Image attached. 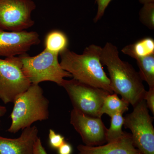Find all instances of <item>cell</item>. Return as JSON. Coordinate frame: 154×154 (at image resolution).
<instances>
[{
	"label": "cell",
	"mask_w": 154,
	"mask_h": 154,
	"mask_svg": "<svg viewBox=\"0 0 154 154\" xmlns=\"http://www.w3.org/2000/svg\"><path fill=\"white\" fill-rule=\"evenodd\" d=\"M33 154H48L42 145L40 138L38 137L35 144L33 149Z\"/></svg>",
	"instance_id": "22"
},
{
	"label": "cell",
	"mask_w": 154,
	"mask_h": 154,
	"mask_svg": "<svg viewBox=\"0 0 154 154\" xmlns=\"http://www.w3.org/2000/svg\"><path fill=\"white\" fill-rule=\"evenodd\" d=\"M36 8L32 0H0V29L23 31L34 25L31 14Z\"/></svg>",
	"instance_id": "8"
},
{
	"label": "cell",
	"mask_w": 154,
	"mask_h": 154,
	"mask_svg": "<svg viewBox=\"0 0 154 154\" xmlns=\"http://www.w3.org/2000/svg\"><path fill=\"white\" fill-rule=\"evenodd\" d=\"M140 20L146 27L151 30L154 29V3L143 5L139 13Z\"/></svg>",
	"instance_id": "18"
},
{
	"label": "cell",
	"mask_w": 154,
	"mask_h": 154,
	"mask_svg": "<svg viewBox=\"0 0 154 154\" xmlns=\"http://www.w3.org/2000/svg\"><path fill=\"white\" fill-rule=\"evenodd\" d=\"M40 42L39 34L36 31L14 32L0 29V57L22 55Z\"/></svg>",
	"instance_id": "10"
},
{
	"label": "cell",
	"mask_w": 154,
	"mask_h": 154,
	"mask_svg": "<svg viewBox=\"0 0 154 154\" xmlns=\"http://www.w3.org/2000/svg\"><path fill=\"white\" fill-rule=\"evenodd\" d=\"M31 85L22 70L19 56L0 59V99L4 103H13Z\"/></svg>",
	"instance_id": "7"
},
{
	"label": "cell",
	"mask_w": 154,
	"mask_h": 154,
	"mask_svg": "<svg viewBox=\"0 0 154 154\" xmlns=\"http://www.w3.org/2000/svg\"><path fill=\"white\" fill-rule=\"evenodd\" d=\"M112 0H96L95 2L98 5V10L94 22H96L99 21L103 17L106 8Z\"/></svg>",
	"instance_id": "20"
},
{
	"label": "cell",
	"mask_w": 154,
	"mask_h": 154,
	"mask_svg": "<svg viewBox=\"0 0 154 154\" xmlns=\"http://www.w3.org/2000/svg\"><path fill=\"white\" fill-rule=\"evenodd\" d=\"M121 51L135 60L152 55L154 54V39L149 37L144 38L126 45Z\"/></svg>",
	"instance_id": "13"
},
{
	"label": "cell",
	"mask_w": 154,
	"mask_h": 154,
	"mask_svg": "<svg viewBox=\"0 0 154 154\" xmlns=\"http://www.w3.org/2000/svg\"><path fill=\"white\" fill-rule=\"evenodd\" d=\"M38 133V128L34 125L22 130V134L17 138L0 136V154H33Z\"/></svg>",
	"instance_id": "11"
},
{
	"label": "cell",
	"mask_w": 154,
	"mask_h": 154,
	"mask_svg": "<svg viewBox=\"0 0 154 154\" xmlns=\"http://www.w3.org/2000/svg\"><path fill=\"white\" fill-rule=\"evenodd\" d=\"M140 2L144 5L147 3H154V0H139Z\"/></svg>",
	"instance_id": "25"
},
{
	"label": "cell",
	"mask_w": 154,
	"mask_h": 154,
	"mask_svg": "<svg viewBox=\"0 0 154 154\" xmlns=\"http://www.w3.org/2000/svg\"><path fill=\"white\" fill-rule=\"evenodd\" d=\"M124 117V125L130 130L134 144L143 154H154V128L152 119L144 99Z\"/></svg>",
	"instance_id": "6"
},
{
	"label": "cell",
	"mask_w": 154,
	"mask_h": 154,
	"mask_svg": "<svg viewBox=\"0 0 154 154\" xmlns=\"http://www.w3.org/2000/svg\"><path fill=\"white\" fill-rule=\"evenodd\" d=\"M143 99L148 109L154 114V88H149L148 91H146L143 96Z\"/></svg>",
	"instance_id": "21"
},
{
	"label": "cell",
	"mask_w": 154,
	"mask_h": 154,
	"mask_svg": "<svg viewBox=\"0 0 154 154\" xmlns=\"http://www.w3.org/2000/svg\"><path fill=\"white\" fill-rule=\"evenodd\" d=\"M45 49L55 53L59 54L68 45L67 36L63 31L53 30L46 34L45 38Z\"/></svg>",
	"instance_id": "15"
},
{
	"label": "cell",
	"mask_w": 154,
	"mask_h": 154,
	"mask_svg": "<svg viewBox=\"0 0 154 154\" xmlns=\"http://www.w3.org/2000/svg\"><path fill=\"white\" fill-rule=\"evenodd\" d=\"M78 154H143L135 147L130 134L125 132L122 137L105 145L88 146L79 145Z\"/></svg>",
	"instance_id": "12"
},
{
	"label": "cell",
	"mask_w": 154,
	"mask_h": 154,
	"mask_svg": "<svg viewBox=\"0 0 154 154\" xmlns=\"http://www.w3.org/2000/svg\"><path fill=\"white\" fill-rule=\"evenodd\" d=\"M7 110L6 107L0 105V126H1V119L6 114Z\"/></svg>",
	"instance_id": "24"
},
{
	"label": "cell",
	"mask_w": 154,
	"mask_h": 154,
	"mask_svg": "<svg viewBox=\"0 0 154 154\" xmlns=\"http://www.w3.org/2000/svg\"><path fill=\"white\" fill-rule=\"evenodd\" d=\"M129 104L124 99H120L115 93L109 94L105 98L99 116L102 117L106 114L110 117L116 114L123 113L128 110Z\"/></svg>",
	"instance_id": "14"
},
{
	"label": "cell",
	"mask_w": 154,
	"mask_h": 154,
	"mask_svg": "<svg viewBox=\"0 0 154 154\" xmlns=\"http://www.w3.org/2000/svg\"><path fill=\"white\" fill-rule=\"evenodd\" d=\"M61 87L67 93L73 109L94 117H100L99 112L104 100L107 95L111 94L104 89L80 82L73 79L64 80Z\"/></svg>",
	"instance_id": "5"
},
{
	"label": "cell",
	"mask_w": 154,
	"mask_h": 154,
	"mask_svg": "<svg viewBox=\"0 0 154 154\" xmlns=\"http://www.w3.org/2000/svg\"><path fill=\"white\" fill-rule=\"evenodd\" d=\"M124 117L121 113L114 114L111 117L110 128L106 133L107 142L116 140L122 137L125 132L122 131Z\"/></svg>",
	"instance_id": "17"
},
{
	"label": "cell",
	"mask_w": 154,
	"mask_h": 154,
	"mask_svg": "<svg viewBox=\"0 0 154 154\" xmlns=\"http://www.w3.org/2000/svg\"><path fill=\"white\" fill-rule=\"evenodd\" d=\"M100 61L107 66L113 92L133 107L143 100L146 91L139 73L130 64L122 60L116 46L107 42L102 48Z\"/></svg>",
	"instance_id": "1"
},
{
	"label": "cell",
	"mask_w": 154,
	"mask_h": 154,
	"mask_svg": "<svg viewBox=\"0 0 154 154\" xmlns=\"http://www.w3.org/2000/svg\"><path fill=\"white\" fill-rule=\"evenodd\" d=\"M59 55L44 49L35 56L30 57L27 53L19 55L22 70L31 84L51 82L61 87L65 78L72 77L60 66Z\"/></svg>",
	"instance_id": "4"
},
{
	"label": "cell",
	"mask_w": 154,
	"mask_h": 154,
	"mask_svg": "<svg viewBox=\"0 0 154 154\" xmlns=\"http://www.w3.org/2000/svg\"><path fill=\"white\" fill-rule=\"evenodd\" d=\"M58 154H71L72 151L71 145L66 142H65L58 149Z\"/></svg>",
	"instance_id": "23"
},
{
	"label": "cell",
	"mask_w": 154,
	"mask_h": 154,
	"mask_svg": "<svg viewBox=\"0 0 154 154\" xmlns=\"http://www.w3.org/2000/svg\"><path fill=\"white\" fill-rule=\"evenodd\" d=\"M102 48L92 44L79 54L66 48L59 54L60 66L69 72L73 79L80 82L113 93L109 78L103 69L100 61Z\"/></svg>",
	"instance_id": "2"
},
{
	"label": "cell",
	"mask_w": 154,
	"mask_h": 154,
	"mask_svg": "<svg viewBox=\"0 0 154 154\" xmlns=\"http://www.w3.org/2000/svg\"><path fill=\"white\" fill-rule=\"evenodd\" d=\"M48 137L50 145L53 149H58L65 142L64 137L57 134L53 129L49 130Z\"/></svg>",
	"instance_id": "19"
},
{
	"label": "cell",
	"mask_w": 154,
	"mask_h": 154,
	"mask_svg": "<svg viewBox=\"0 0 154 154\" xmlns=\"http://www.w3.org/2000/svg\"><path fill=\"white\" fill-rule=\"evenodd\" d=\"M70 120L85 145L98 146L107 142V128L100 117L86 115L73 109Z\"/></svg>",
	"instance_id": "9"
},
{
	"label": "cell",
	"mask_w": 154,
	"mask_h": 154,
	"mask_svg": "<svg viewBox=\"0 0 154 154\" xmlns=\"http://www.w3.org/2000/svg\"><path fill=\"white\" fill-rule=\"evenodd\" d=\"M13 103L14 107L10 116L12 122L8 132L17 133L36 122L49 118V101L39 85L31 84Z\"/></svg>",
	"instance_id": "3"
},
{
	"label": "cell",
	"mask_w": 154,
	"mask_h": 154,
	"mask_svg": "<svg viewBox=\"0 0 154 154\" xmlns=\"http://www.w3.org/2000/svg\"><path fill=\"white\" fill-rule=\"evenodd\" d=\"M140 75L149 88H154V54L136 59Z\"/></svg>",
	"instance_id": "16"
}]
</instances>
